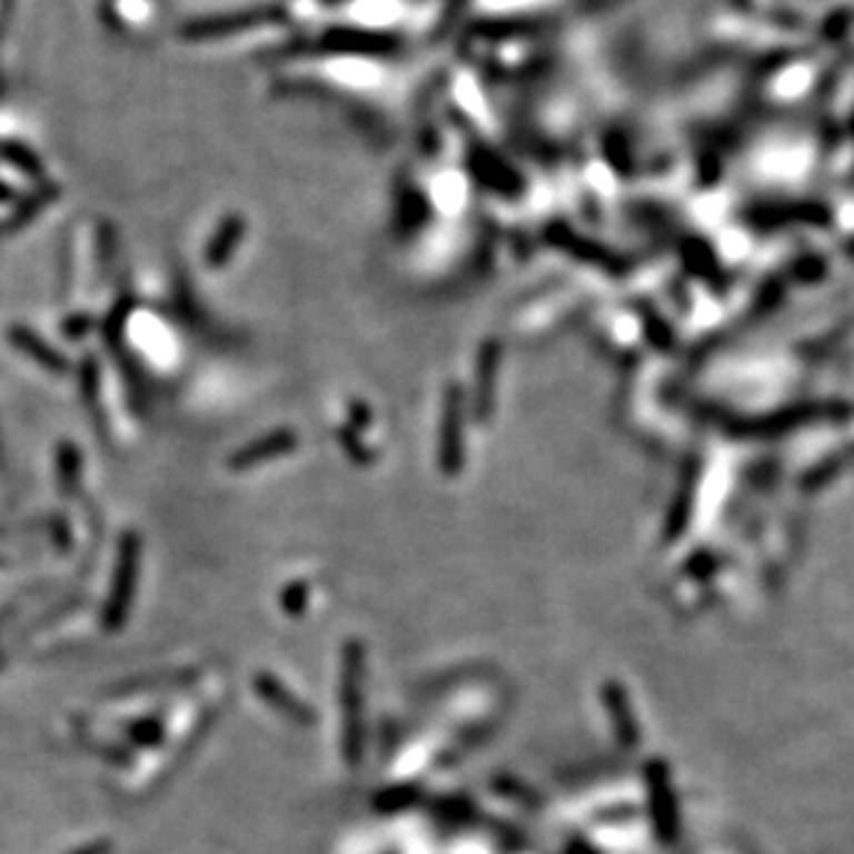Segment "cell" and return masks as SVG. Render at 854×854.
<instances>
[{
  "label": "cell",
  "instance_id": "cell-1",
  "mask_svg": "<svg viewBox=\"0 0 854 854\" xmlns=\"http://www.w3.org/2000/svg\"><path fill=\"white\" fill-rule=\"evenodd\" d=\"M364 674H367V652L364 644L350 640L341 652V718H345V755L356 763L364 749Z\"/></svg>",
  "mask_w": 854,
  "mask_h": 854
},
{
  "label": "cell",
  "instance_id": "cell-2",
  "mask_svg": "<svg viewBox=\"0 0 854 854\" xmlns=\"http://www.w3.org/2000/svg\"><path fill=\"white\" fill-rule=\"evenodd\" d=\"M139 560H142V542L133 533H126L120 542V553H117L115 580H111L109 599H106V630H120L128 619V610L133 603V586H137Z\"/></svg>",
  "mask_w": 854,
  "mask_h": 854
},
{
  "label": "cell",
  "instance_id": "cell-3",
  "mask_svg": "<svg viewBox=\"0 0 854 854\" xmlns=\"http://www.w3.org/2000/svg\"><path fill=\"white\" fill-rule=\"evenodd\" d=\"M464 397L455 384L447 386L438 423V466L444 477H455L464 466Z\"/></svg>",
  "mask_w": 854,
  "mask_h": 854
},
{
  "label": "cell",
  "instance_id": "cell-4",
  "mask_svg": "<svg viewBox=\"0 0 854 854\" xmlns=\"http://www.w3.org/2000/svg\"><path fill=\"white\" fill-rule=\"evenodd\" d=\"M295 447H297V433L275 430V433H267V436L256 438V441H250L247 447H241L239 453L228 460V466L236 471L250 469V466L267 464V460L280 458V455H289Z\"/></svg>",
  "mask_w": 854,
  "mask_h": 854
},
{
  "label": "cell",
  "instance_id": "cell-5",
  "mask_svg": "<svg viewBox=\"0 0 854 854\" xmlns=\"http://www.w3.org/2000/svg\"><path fill=\"white\" fill-rule=\"evenodd\" d=\"M499 345L494 339H488L483 345L480 356H477V373H475V408L477 417L486 419L491 411L494 391H497V375H499Z\"/></svg>",
  "mask_w": 854,
  "mask_h": 854
},
{
  "label": "cell",
  "instance_id": "cell-6",
  "mask_svg": "<svg viewBox=\"0 0 854 854\" xmlns=\"http://www.w3.org/2000/svg\"><path fill=\"white\" fill-rule=\"evenodd\" d=\"M256 691L261 694V699L267 702L272 711H278L280 716H286L289 722H297V724H308L311 722V711H308L302 702H297L295 696L289 694V691L284 688V685L278 683V679L272 677V674H258L256 677Z\"/></svg>",
  "mask_w": 854,
  "mask_h": 854
},
{
  "label": "cell",
  "instance_id": "cell-7",
  "mask_svg": "<svg viewBox=\"0 0 854 854\" xmlns=\"http://www.w3.org/2000/svg\"><path fill=\"white\" fill-rule=\"evenodd\" d=\"M9 339H11V345H14L17 350L22 352V356L33 358V361H37L42 369H50V373H67L64 358H61L59 352L53 350V347L44 345V341L39 339L33 330L14 325V328L9 330Z\"/></svg>",
  "mask_w": 854,
  "mask_h": 854
},
{
  "label": "cell",
  "instance_id": "cell-8",
  "mask_svg": "<svg viewBox=\"0 0 854 854\" xmlns=\"http://www.w3.org/2000/svg\"><path fill=\"white\" fill-rule=\"evenodd\" d=\"M603 705L608 707V713L614 716V727H616V735L622 738V744L636 746L638 729H636V722H633L630 702H627L622 685H616V683L603 685Z\"/></svg>",
  "mask_w": 854,
  "mask_h": 854
},
{
  "label": "cell",
  "instance_id": "cell-9",
  "mask_svg": "<svg viewBox=\"0 0 854 854\" xmlns=\"http://www.w3.org/2000/svg\"><path fill=\"white\" fill-rule=\"evenodd\" d=\"M0 159H6L9 165H14L17 170L26 172V176L42 178V165H39V159L26 148V145L3 142L0 145Z\"/></svg>",
  "mask_w": 854,
  "mask_h": 854
},
{
  "label": "cell",
  "instance_id": "cell-10",
  "mask_svg": "<svg viewBox=\"0 0 854 854\" xmlns=\"http://www.w3.org/2000/svg\"><path fill=\"white\" fill-rule=\"evenodd\" d=\"M236 241H239V225L230 222L225 225L222 230H219L217 236H214L211 247H209V264L211 267H219V264H225L230 258V252H234Z\"/></svg>",
  "mask_w": 854,
  "mask_h": 854
},
{
  "label": "cell",
  "instance_id": "cell-11",
  "mask_svg": "<svg viewBox=\"0 0 854 854\" xmlns=\"http://www.w3.org/2000/svg\"><path fill=\"white\" fill-rule=\"evenodd\" d=\"M78 469H81V455H78L76 447L64 444L59 453V471H61V488L70 491L72 486L78 483Z\"/></svg>",
  "mask_w": 854,
  "mask_h": 854
},
{
  "label": "cell",
  "instance_id": "cell-12",
  "mask_svg": "<svg viewBox=\"0 0 854 854\" xmlns=\"http://www.w3.org/2000/svg\"><path fill=\"white\" fill-rule=\"evenodd\" d=\"M9 200H14V192H11V189L6 187L3 181H0V203H9Z\"/></svg>",
  "mask_w": 854,
  "mask_h": 854
}]
</instances>
